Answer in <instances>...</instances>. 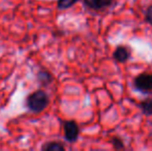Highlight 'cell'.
<instances>
[{"instance_id":"obj_1","label":"cell","mask_w":152,"mask_h":151,"mask_svg":"<svg viewBox=\"0 0 152 151\" xmlns=\"http://www.w3.org/2000/svg\"><path fill=\"white\" fill-rule=\"evenodd\" d=\"M49 105V96L44 90H36L28 95L26 106L29 111L33 113H40Z\"/></svg>"},{"instance_id":"obj_2","label":"cell","mask_w":152,"mask_h":151,"mask_svg":"<svg viewBox=\"0 0 152 151\" xmlns=\"http://www.w3.org/2000/svg\"><path fill=\"white\" fill-rule=\"evenodd\" d=\"M134 87L138 91L148 93L152 91V74H141L134 80Z\"/></svg>"},{"instance_id":"obj_3","label":"cell","mask_w":152,"mask_h":151,"mask_svg":"<svg viewBox=\"0 0 152 151\" xmlns=\"http://www.w3.org/2000/svg\"><path fill=\"white\" fill-rule=\"evenodd\" d=\"M63 129H64V138L69 143H75L78 140L80 128L77 124L76 121L67 120L63 122Z\"/></svg>"},{"instance_id":"obj_4","label":"cell","mask_w":152,"mask_h":151,"mask_svg":"<svg viewBox=\"0 0 152 151\" xmlns=\"http://www.w3.org/2000/svg\"><path fill=\"white\" fill-rule=\"evenodd\" d=\"M113 57H114V59L117 62H120V63L126 62L130 57V51L127 47L120 46L115 50Z\"/></svg>"},{"instance_id":"obj_5","label":"cell","mask_w":152,"mask_h":151,"mask_svg":"<svg viewBox=\"0 0 152 151\" xmlns=\"http://www.w3.org/2000/svg\"><path fill=\"white\" fill-rule=\"evenodd\" d=\"M84 3L91 9L98 10L108 7L112 3V0H84Z\"/></svg>"},{"instance_id":"obj_6","label":"cell","mask_w":152,"mask_h":151,"mask_svg":"<svg viewBox=\"0 0 152 151\" xmlns=\"http://www.w3.org/2000/svg\"><path fill=\"white\" fill-rule=\"evenodd\" d=\"M36 80L42 86H48L53 82V75L50 71L42 69L36 74Z\"/></svg>"},{"instance_id":"obj_7","label":"cell","mask_w":152,"mask_h":151,"mask_svg":"<svg viewBox=\"0 0 152 151\" xmlns=\"http://www.w3.org/2000/svg\"><path fill=\"white\" fill-rule=\"evenodd\" d=\"M42 150L45 151H64L65 150V146L60 142H48V143L44 144L42 146Z\"/></svg>"},{"instance_id":"obj_8","label":"cell","mask_w":152,"mask_h":151,"mask_svg":"<svg viewBox=\"0 0 152 151\" xmlns=\"http://www.w3.org/2000/svg\"><path fill=\"white\" fill-rule=\"evenodd\" d=\"M141 111L146 116H151L152 115V98H146L140 103Z\"/></svg>"},{"instance_id":"obj_9","label":"cell","mask_w":152,"mask_h":151,"mask_svg":"<svg viewBox=\"0 0 152 151\" xmlns=\"http://www.w3.org/2000/svg\"><path fill=\"white\" fill-rule=\"evenodd\" d=\"M79 0H58L57 7L59 9H66V8L72 7L74 4H76Z\"/></svg>"},{"instance_id":"obj_10","label":"cell","mask_w":152,"mask_h":151,"mask_svg":"<svg viewBox=\"0 0 152 151\" xmlns=\"http://www.w3.org/2000/svg\"><path fill=\"white\" fill-rule=\"evenodd\" d=\"M111 143H112L113 147L114 149L116 150H121V149H124V143L123 141L118 137H114L111 139Z\"/></svg>"},{"instance_id":"obj_11","label":"cell","mask_w":152,"mask_h":151,"mask_svg":"<svg viewBox=\"0 0 152 151\" xmlns=\"http://www.w3.org/2000/svg\"><path fill=\"white\" fill-rule=\"evenodd\" d=\"M146 21L152 26V5L149 6L146 10Z\"/></svg>"}]
</instances>
